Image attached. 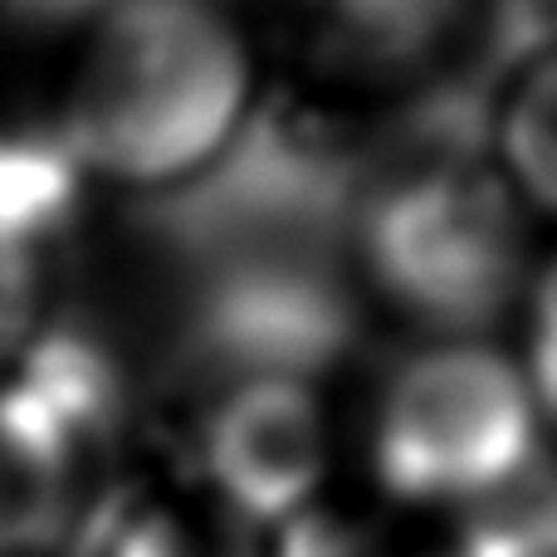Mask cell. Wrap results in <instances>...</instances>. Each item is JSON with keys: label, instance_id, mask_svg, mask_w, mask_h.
Wrapping results in <instances>:
<instances>
[{"label": "cell", "instance_id": "cell-1", "mask_svg": "<svg viewBox=\"0 0 557 557\" xmlns=\"http://www.w3.org/2000/svg\"><path fill=\"white\" fill-rule=\"evenodd\" d=\"M255 39L221 0H103L59 74L54 127L88 186L176 191L250 123Z\"/></svg>", "mask_w": 557, "mask_h": 557}, {"label": "cell", "instance_id": "cell-2", "mask_svg": "<svg viewBox=\"0 0 557 557\" xmlns=\"http://www.w3.org/2000/svg\"><path fill=\"white\" fill-rule=\"evenodd\" d=\"M543 411L523 357L494 337H431L382 382L367 470L406 513H480L543 460Z\"/></svg>", "mask_w": 557, "mask_h": 557}, {"label": "cell", "instance_id": "cell-3", "mask_svg": "<svg viewBox=\"0 0 557 557\" xmlns=\"http://www.w3.org/2000/svg\"><path fill=\"white\" fill-rule=\"evenodd\" d=\"M367 284L431 337H490L529 304L533 215L494 166L431 162L367 201L357 225Z\"/></svg>", "mask_w": 557, "mask_h": 557}, {"label": "cell", "instance_id": "cell-4", "mask_svg": "<svg viewBox=\"0 0 557 557\" xmlns=\"http://www.w3.org/2000/svg\"><path fill=\"white\" fill-rule=\"evenodd\" d=\"M113 411L84 357L29 347L0 372V557H45L69 539Z\"/></svg>", "mask_w": 557, "mask_h": 557}, {"label": "cell", "instance_id": "cell-5", "mask_svg": "<svg viewBox=\"0 0 557 557\" xmlns=\"http://www.w3.org/2000/svg\"><path fill=\"white\" fill-rule=\"evenodd\" d=\"M201 490L260 533L323 504L333 474V416L313 382L288 372L240 376L196 431Z\"/></svg>", "mask_w": 557, "mask_h": 557}, {"label": "cell", "instance_id": "cell-6", "mask_svg": "<svg viewBox=\"0 0 557 557\" xmlns=\"http://www.w3.org/2000/svg\"><path fill=\"white\" fill-rule=\"evenodd\" d=\"M470 0H284L294 54L337 84H396L431 69Z\"/></svg>", "mask_w": 557, "mask_h": 557}, {"label": "cell", "instance_id": "cell-7", "mask_svg": "<svg viewBox=\"0 0 557 557\" xmlns=\"http://www.w3.org/2000/svg\"><path fill=\"white\" fill-rule=\"evenodd\" d=\"M103 557H270V543L196 484L133 499L103 539Z\"/></svg>", "mask_w": 557, "mask_h": 557}, {"label": "cell", "instance_id": "cell-8", "mask_svg": "<svg viewBox=\"0 0 557 557\" xmlns=\"http://www.w3.org/2000/svg\"><path fill=\"white\" fill-rule=\"evenodd\" d=\"M494 172L533 221L557 225V49L509 84L494 117Z\"/></svg>", "mask_w": 557, "mask_h": 557}, {"label": "cell", "instance_id": "cell-9", "mask_svg": "<svg viewBox=\"0 0 557 557\" xmlns=\"http://www.w3.org/2000/svg\"><path fill=\"white\" fill-rule=\"evenodd\" d=\"M84 191V172L69 162L54 127L0 133V240L45 255L49 240L78 215Z\"/></svg>", "mask_w": 557, "mask_h": 557}, {"label": "cell", "instance_id": "cell-10", "mask_svg": "<svg viewBox=\"0 0 557 557\" xmlns=\"http://www.w3.org/2000/svg\"><path fill=\"white\" fill-rule=\"evenodd\" d=\"M270 557H460V548L406 533L386 519H352L318 504L274 533Z\"/></svg>", "mask_w": 557, "mask_h": 557}, {"label": "cell", "instance_id": "cell-11", "mask_svg": "<svg viewBox=\"0 0 557 557\" xmlns=\"http://www.w3.org/2000/svg\"><path fill=\"white\" fill-rule=\"evenodd\" d=\"M45 313V255L0 240V372L39 343Z\"/></svg>", "mask_w": 557, "mask_h": 557}, {"label": "cell", "instance_id": "cell-12", "mask_svg": "<svg viewBox=\"0 0 557 557\" xmlns=\"http://www.w3.org/2000/svg\"><path fill=\"white\" fill-rule=\"evenodd\" d=\"M529 352H523V372L533 382L543 421L557 425V255L539 264L529 288Z\"/></svg>", "mask_w": 557, "mask_h": 557}]
</instances>
